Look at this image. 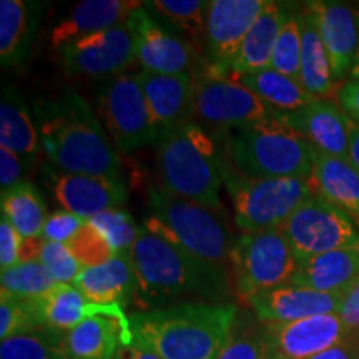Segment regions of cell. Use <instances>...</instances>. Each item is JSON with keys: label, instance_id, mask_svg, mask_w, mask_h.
<instances>
[{"label": "cell", "instance_id": "6da1fadb", "mask_svg": "<svg viewBox=\"0 0 359 359\" xmlns=\"http://www.w3.org/2000/svg\"><path fill=\"white\" fill-rule=\"evenodd\" d=\"M35 120L42 154L58 172L120 178L122 163L116 148L77 92L37 102Z\"/></svg>", "mask_w": 359, "mask_h": 359}, {"label": "cell", "instance_id": "7a4b0ae2", "mask_svg": "<svg viewBox=\"0 0 359 359\" xmlns=\"http://www.w3.org/2000/svg\"><path fill=\"white\" fill-rule=\"evenodd\" d=\"M137 290L133 303L140 311L165 308L185 296H215L226 291V271L210 266L167 238L140 226L130 251Z\"/></svg>", "mask_w": 359, "mask_h": 359}, {"label": "cell", "instance_id": "3957f363", "mask_svg": "<svg viewBox=\"0 0 359 359\" xmlns=\"http://www.w3.org/2000/svg\"><path fill=\"white\" fill-rule=\"evenodd\" d=\"M236 306L180 303L130 316L133 334L161 359H215L231 339Z\"/></svg>", "mask_w": 359, "mask_h": 359}, {"label": "cell", "instance_id": "277c9868", "mask_svg": "<svg viewBox=\"0 0 359 359\" xmlns=\"http://www.w3.org/2000/svg\"><path fill=\"white\" fill-rule=\"evenodd\" d=\"M223 160L251 178L309 180L314 147L291 128L280 111L262 122L215 132Z\"/></svg>", "mask_w": 359, "mask_h": 359}, {"label": "cell", "instance_id": "5b68a950", "mask_svg": "<svg viewBox=\"0 0 359 359\" xmlns=\"http://www.w3.org/2000/svg\"><path fill=\"white\" fill-rule=\"evenodd\" d=\"M156 145L161 187L222 212V154L213 135L195 120H187L161 135Z\"/></svg>", "mask_w": 359, "mask_h": 359}, {"label": "cell", "instance_id": "8992f818", "mask_svg": "<svg viewBox=\"0 0 359 359\" xmlns=\"http://www.w3.org/2000/svg\"><path fill=\"white\" fill-rule=\"evenodd\" d=\"M148 203L151 217L143 224L147 230L173 241L210 266L223 271L231 266L235 240L219 212L175 195L161 185L148 188Z\"/></svg>", "mask_w": 359, "mask_h": 359}, {"label": "cell", "instance_id": "52a82bcc", "mask_svg": "<svg viewBox=\"0 0 359 359\" xmlns=\"http://www.w3.org/2000/svg\"><path fill=\"white\" fill-rule=\"evenodd\" d=\"M222 178L233 200L235 222L243 233L281 228L294 210L314 195L309 180L245 177L223 156Z\"/></svg>", "mask_w": 359, "mask_h": 359}, {"label": "cell", "instance_id": "ba28073f", "mask_svg": "<svg viewBox=\"0 0 359 359\" xmlns=\"http://www.w3.org/2000/svg\"><path fill=\"white\" fill-rule=\"evenodd\" d=\"M231 271L238 296L248 303L264 291L290 285L298 259L281 228L243 233L233 245Z\"/></svg>", "mask_w": 359, "mask_h": 359}, {"label": "cell", "instance_id": "9c48e42d", "mask_svg": "<svg viewBox=\"0 0 359 359\" xmlns=\"http://www.w3.org/2000/svg\"><path fill=\"white\" fill-rule=\"evenodd\" d=\"M97 107L103 127L122 154L158 142L138 74H122L109 80L97 95Z\"/></svg>", "mask_w": 359, "mask_h": 359}, {"label": "cell", "instance_id": "30bf717a", "mask_svg": "<svg viewBox=\"0 0 359 359\" xmlns=\"http://www.w3.org/2000/svg\"><path fill=\"white\" fill-rule=\"evenodd\" d=\"M193 77L191 116L196 118V123L224 132L262 122L275 114L253 92L210 65L203 72H196Z\"/></svg>", "mask_w": 359, "mask_h": 359}, {"label": "cell", "instance_id": "8fae6325", "mask_svg": "<svg viewBox=\"0 0 359 359\" xmlns=\"http://www.w3.org/2000/svg\"><path fill=\"white\" fill-rule=\"evenodd\" d=\"M298 263L359 243V226L320 195L304 200L281 226Z\"/></svg>", "mask_w": 359, "mask_h": 359}, {"label": "cell", "instance_id": "7c38bea8", "mask_svg": "<svg viewBox=\"0 0 359 359\" xmlns=\"http://www.w3.org/2000/svg\"><path fill=\"white\" fill-rule=\"evenodd\" d=\"M132 35L135 62L143 72L165 75L196 74L195 65L198 55L191 50L182 37L167 29L145 6L133 11L127 19Z\"/></svg>", "mask_w": 359, "mask_h": 359}, {"label": "cell", "instance_id": "4fadbf2b", "mask_svg": "<svg viewBox=\"0 0 359 359\" xmlns=\"http://www.w3.org/2000/svg\"><path fill=\"white\" fill-rule=\"evenodd\" d=\"M58 52L69 75L82 77H118L135 62L127 22L105 32L72 42Z\"/></svg>", "mask_w": 359, "mask_h": 359}, {"label": "cell", "instance_id": "5bb4252c", "mask_svg": "<svg viewBox=\"0 0 359 359\" xmlns=\"http://www.w3.org/2000/svg\"><path fill=\"white\" fill-rule=\"evenodd\" d=\"M349 334L338 313L318 314L290 323L264 325L263 336L273 356L309 359Z\"/></svg>", "mask_w": 359, "mask_h": 359}, {"label": "cell", "instance_id": "9a60e30c", "mask_svg": "<svg viewBox=\"0 0 359 359\" xmlns=\"http://www.w3.org/2000/svg\"><path fill=\"white\" fill-rule=\"evenodd\" d=\"M266 0H212L206 13V58L210 67L226 70Z\"/></svg>", "mask_w": 359, "mask_h": 359}, {"label": "cell", "instance_id": "2e32d148", "mask_svg": "<svg viewBox=\"0 0 359 359\" xmlns=\"http://www.w3.org/2000/svg\"><path fill=\"white\" fill-rule=\"evenodd\" d=\"M48 185L62 210L77 215L85 222L109 210L122 208L128 198V188L122 178L90 177L53 170L48 175Z\"/></svg>", "mask_w": 359, "mask_h": 359}, {"label": "cell", "instance_id": "e0dca14e", "mask_svg": "<svg viewBox=\"0 0 359 359\" xmlns=\"http://www.w3.org/2000/svg\"><path fill=\"white\" fill-rule=\"evenodd\" d=\"M306 11L325 43L334 82H343L358 57L359 12L338 2H309Z\"/></svg>", "mask_w": 359, "mask_h": 359}, {"label": "cell", "instance_id": "ac0fdd59", "mask_svg": "<svg viewBox=\"0 0 359 359\" xmlns=\"http://www.w3.org/2000/svg\"><path fill=\"white\" fill-rule=\"evenodd\" d=\"M281 116L316 150L348 158L349 132L354 122L338 103L316 98L303 109L281 114Z\"/></svg>", "mask_w": 359, "mask_h": 359}, {"label": "cell", "instance_id": "d6986e66", "mask_svg": "<svg viewBox=\"0 0 359 359\" xmlns=\"http://www.w3.org/2000/svg\"><path fill=\"white\" fill-rule=\"evenodd\" d=\"M344 293H323L306 286L290 285L264 291L251 298L248 304L264 325L290 323L318 314L338 313Z\"/></svg>", "mask_w": 359, "mask_h": 359}, {"label": "cell", "instance_id": "ffe728a7", "mask_svg": "<svg viewBox=\"0 0 359 359\" xmlns=\"http://www.w3.org/2000/svg\"><path fill=\"white\" fill-rule=\"evenodd\" d=\"M143 2L138 0H83L69 8V12L53 25L48 42L55 50L127 22L128 15Z\"/></svg>", "mask_w": 359, "mask_h": 359}, {"label": "cell", "instance_id": "44dd1931", "mask_svg": "<svg viewBox=\"0 0 359 359\" xmlns=\"http://www.w3.org/2000/svg\"><path fill=\"white\" fill-rule=\"evenodd\" d=\"M138 79L158 132V138L177 125L191 120L193 87H195L193 75H165L142 70Z\"/></svg>", "mask_w": 359, "mask_h": 359}, {"label": "cell", "instance_id": "7402d4cb", "mask_svg": "<svg viewBox=\"0 0 359 359\" xmlns=\"http://www.w3.org/2000/svg\"><path fill=\"white\" fill-rule=\"evenodd\" d=\"M309 185L316 195L343 210L359 226V172L351 161L314 148Z\"/></svg>", "mask_w": 359, "mask_h": 359}, {"label": "cell", "instance_id": "603a6c76", "mask_svg": "<svg viewBox=\"0 0 359 359\" xmlns=\"http://www.w3.org/2000/svg\"><path fill=\"white\" fill-rule=\"evenodd\" d=\"M43 4L30 0L0 2V64L13 69L25 64L37 35Z\"/></svg>", "mask_w": 359, "mask_h": 359}, {"label": "cell", "instance_id": "cb8c5ba5", "mask_svg": "<svg viewBox=\"0 0 359 359\" xmlns=\"http://www.w3.org/2000/svg\"><path fill=\"white\" fill-rule=\"evenodd\" d=\"M133 338L130 316H92L67 333L70 359H114L116 349Z\"/></svg>", "mask_w": 359, "mask_h": 359}, {"label": "cell", "instance_id": "d4e9b609", "mask_svg": "<svg viewBox=\"0 0 359 359\" xmlns=\"http://www.w3.org/2000/svg\"><path fill=\"white\" fill-rule=\"evenodd\" d=\"M74 285L92 303L105 306L133 303L137 280L130 255H115L100 266L83 268Z\"/></svg>", "mask_w": 359, "mask_h": 359}, {"label": "cell", "instance_id": "484cf974", "mask_svg": "<svg viewBox=\"0 0 359 359\" xmlns=\"http://www.w3.org/2000/svg\"><path fill=\"white\" fill-rule=\"evenodd\" d=\"M0 145L17 154L32 168L42 154L37 122L32 118L22 93L6 85L0 100Z\"/></svg>", "mask_w": 359, "mask_h": 359}, {"label": "cell", "instance_id": "4316f807", "mask_svg": "<svg viewBox=\"0 0 359 359\" xmlns=\"http://www.w3.org/2000/svg\"><path fill=\"white\" fill-rule=\"evenodd\" d=\"M358 278L359 243L298 263V271L291 283L323 293H346Z\"/></svg>", "mask_w": 359, "mask_h": 359}, {"label": "cell", "instance_id": "83f0119b", "mask_svg": "<svg viewBox=\"0 0 359 359\" xmlns=\"http://www.w3.org/2000/svg\"><path fill=\"white\" fill-rule=\"evenodd\" d=\"M37 303L43 326L64 331V333H69L70 330L92 316H102V314L127 316L123 306H118V304L105 306V304L88 302L75 288V285H57L42 298H37Z\"/></svg>", "mask_w": 359, "mask_h": 359}, {"label": "cell", "instance_id": "f1b7e54d", "mask_svg": "<svg viewBox=\"0 0 359 359\" xmlns=\"http://www.w3.org/2000/svg\"><path fill=\"white\" fill-rule=\"evenodd\" d=\"M283 13L285 12L276 2L266 0L262 13L251 25L230 67L219 74H243V72L271 69V57L281 29Z\"/></svg>", "mask_w": 359, "mask_h": 359}, {"label": "cell", "instance_id": "f546056e", "mask_svg": "<svg viewBox=\"0 0 359 359\" xmlns=\"http://www.w3.org/2000/svg\"><path fill=\"white\" fill-rule=\"evenodd\" d=\"M253 92L269 109L280 114H288L303 109L308 103L316 100L306 92L298 80L288 77L275 69H264L243 74H223Z\"/></svg>", "mask_w": 359, "mask_h": 359}, {"label": "cell", "instance_id": "4dcf8cb0", "mask_svg": "<svg viewBox=\"0 0 359 359\" xmlns=\"http://www.w3.org/2000/svg\"><path fill=\"white\" fill-rule=\"evenodd\" d=\"M302 64H299V83L316 98L338 100L339 87L334 82L330 57L318 32L313 17L304 8L302 15Z\"/></svg>", "mask_w": 359, "mask_h": 359}, {"label": "cell", "instance_id": "1f68e13d", "mask_svg": "<svg viewBox=\"0 0 359 359\" xmlns=\"http://www.w3.org/2000/svg\"><path fill=\"white\" fill-rule=\"evenodd\" d=\"M150 13L168 24L190 45L196 55H206V13L210 2L203 0H151L143 2Z\"/></svg>", "mask_w": 359, "mask_h": 359}, {"label": "cell", "instance_id": "d6a6232c", "mask_svg": "<svg viewBox=\"0 0 359 359\" xmlns=\"http://www.w3.org/2000/svg\"><path fill=\"white\" fill-rule=\"evenodd\" d=\"M2 217L20 233L22 238L42 236L47 222V206L40 191L30 182H22L0 198Z\"/></svg>", "mask_w": 359, "mask_h": 359}, {"label": "cell", "instance_id": "836d02e7", "mask_svg": "<svg viewBox=\"0 0 359 359\" xmlns=\"http://www.w3.org/2000/svg\"><path fill=\"white\" fill-rule=\"evenodd\" d=\"M0 359H70L67 333L40 326L0 343Z\"/></svg>", "mask_w": 359, "mask_h": 359}, {"label": "cell", "instance_id": "e575fe53", "mask_svg": "<svg viewBox=\"0 0 359 359\" xmlns=\"http://www.w3.org/2000/svg\"><path fill=\"white\" fill-rule=\"evenodd\" d=\"M0 283H2L0 291L25 299L42 298L58 285L40 259L20 262L15 266L4 269Z\"/></svg>", "mask_w": 359, "mask_h": 359}, {"label": "cell", "instance_id": "d590c367", "mask_svg": "<svg viewBox=\"0 0 359 359\" xmlns=\"http://www.w3.org/2000/svg\"><path fill=\"white\" fill-rule=\"evenodd\" d=\"M302 15L283 13V22L271 57V69H275L299 82V64H302Z\"/></svg>", "mask_w": 359, "mask_h": 359}, {"label": "cell", "instance_id": "8d00e7d4", "mask_svg": "<svg viewBox=\"0 0 359 359\" xmlns=\"http://www.w3.org/2000/svg\"><path fill=\"white\" fill-rule=\"evenodd\" d=\"M43 326L37 299H25L0 291V339L6 341Z\"/></svg>", "mask_w": 359, "mask_h": 359}, {"label": "cell", "instance_id": "74e56055", "mask_svg": "<svg viewBox=\"0 0 359 359\" xmlns=\"http://www.w3.org/2000/svg\"><path fill=\"white\" fill-rule=\"evenodd\" d=\"M88 222H92L105 235L115 255H130L140 228L137 226L133 217L128 212H125L123 208L109 210V212L97 215L95 218L88 219Z\"/></svg>", "mask_w": 359, "mask_h": 359}, {"label": "cell", "instance_id": "f35d334b", "mask_svg": "<svg viewBox=\"0 0 359 359\" xmlns=\"http://www.w3.org/2000/svg\"><path fill=\"white\" fill-rule=\"evenodd\" d=\"M67 248L83 268L100 266L115 257L109 240L92 222L83 223L77 235L67 243Z\"/></svg>", "mask_w": 359, "mask_h": 359}, {"label": "cell", "instance_id": "ab89813d", "mask_svg": "<svg viewBox=\"0 0 359 359\" xmlns=\"http://www.w3.org/2000/svg\"><path fill=\"white\" fill-rule=\"evenodd\" d=\"M39 259L58 285H74L83 269L82 264L75 259L70 250L67 248V245L60 243L45 241Z\"/></svg>", "mask_w": 359, "mask_h": 359}, {"label": "cell", "instance_id": "60d3db41", "mask_svg": "<svg viewBox=\"0 0 359 359\" xmlns=\"http://www.w3.org/2000/svg\"><path fill=\"white\" fill-rule=\"evenodd\" d=\"M271 351L262 334L235 336L224 344L215 359H271Z\"/></svg>", "mask_w": 359, "mask_h": 359}, {"label": "cell", "instance_id": "b9f144b4", "mask_svg": "<svg viewBox=\"0 0 359 359\" xmlns=\"http://www.w3.org/2000/svg\"><path fill=\"white\" fill-rule=\"evenodd\" d=\"M83 223L85 219L77 217V215L67 212V210H57L47 217L42 236L50 243L67 245L80 231Z\"/></svg>", "mask_w": 359, "mask_h": 359}, {"label": "cell", "instance_id": "7bdbcfd3", "mask_svg": "<svg viewBox=\"0 0 359 359\" xmlns=\"http://www.w3.org/2000/svg\"><path fill=\"white\" fill-rule=\"evenodd\" d=\"M24 238L8 223L7 218L0 219V269H8L22 262Z\"/></svg>", "mask_w": 359, "mask_h": 359}, {"label": "cell", "instance_id": "ee69618b", "mask_svg": "<svg viewBox=\"0 0 359 359\" xmlns=\"http://www.w3.org/2000/svg\"><path fill=\"white\" fill-rule=\"evenodd\" d=\"M25 170H29V167L19 155L0 145V188H2V193L25 182Z\"/></svg>", "mask_w": 359, "mask_h": 359}, {"label": "cell", "instance_id": "f6af8a7d", "mask_svg": "<svg viewBox=\"0 0 359 359\" xmlns=\"http://www.w3.org/2000/svg\"><path fill=\"white\" fill-rule=\"evenodd\" d=\"M338 314L349 333H359V278L343 294Z\"/></svg>", "mask_w": 359, "mask_h": 359}, {"label": "cell", "instance_id": "bcb514c9", "mask_svg": "<svg viewBox=\"0 0 359 359\" xmlns=\"http://www.w3.org/2000/svg\"><path fill=\"white\" fill-rule=\"evenodd\" d=\"M338 105L354 123L359 125V80L349 79L341 83Z\"/></svg>", "mask_w": 359, "mask_h": 359}, {"label": "cell", "instance_id": "7dc6e473", "mask_svg": "<svg viewBox=\"0 0 359 359\" xmlns=\"http://www.w3.org/2000/svg\"><path fill=\"white\" fill-rule=\"evenodd\" d=\"M309 359H359V333H349L334 346Z\"/></svg>", "mask_w": 359, "mask_h": 359}, {"label": "cell", "instance_id": "c3c4849f", "mask_svg": "<svg viewBox=\"0 0 359 359\" xmlns=\"http://www.w3.org/2000/svg\"><path fill=\"white\" fill-rule=\"evenodd\" d=\"M114 359H161L158 354H156L154 349H150L142 341H138L137 338L125 341V343L116 349Z\"/></svg>", "mask_w": 359, "mask_h": 359}, {"label": "cell", "instance_id": "681fc988", "mask_svg": "<svg viewBox=\"0 0 359 359\" xmlns=\"http://www.w3.org/2000/svg\"><path fill=\"white\" fill-rule=\"evenodd\" d=\"M348 160L351 161L353 167L359 172V125L356 123H353L351 132H349Z\"/></svg>", "mask_w": 359, "mask_h": 359}, {"label": "cell", "instance_id": "f907efd6", "mask_svg": "<svg viewBox=\"0 0 359 359\" xmlns=\"http://www.w3.org/2000/svg\"><path fill=\"white\" fill-rule=\"evenodd\" d=\"M351 79L354 80H359V50H358V57H356V62H354L353 65V70H351Z\"/></svg>", "mask_w": 359, "mask_h": 359}, {"label": "cell", "instance_id": "816d5d0a", "mask_svg": "<svg viewBox=\"0 0 359 359\" xmlns=\"http://www.w3.org/2000/svg\"><path fill=\"white\" fill-rule=\"evenodd\" d=\"M271 359H286V358H278V356H271Z\"/></svg>", "mask_w": 359, "mask_h": 359}]
</instances>
